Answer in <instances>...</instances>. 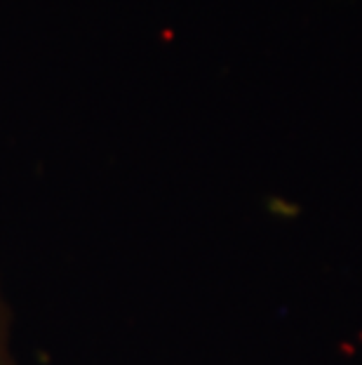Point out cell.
I'll return each instance as SVG.
<instances>
[{
    "label": "cell",
    "instance_id": "cell-1",
    "mask_svg": "<svg viewBox=\"0 0 362 365\" xmlns=\"http://www.w3.org/2000/svg\"><path fill=\"white\" fill-rule=\"evenodd\" d=\"M10 309L0 290V365H17L12 351V330H10Z\"/></svg>",
    "mask_w": 362,
    "mask_h": 365
}]
</instances>
